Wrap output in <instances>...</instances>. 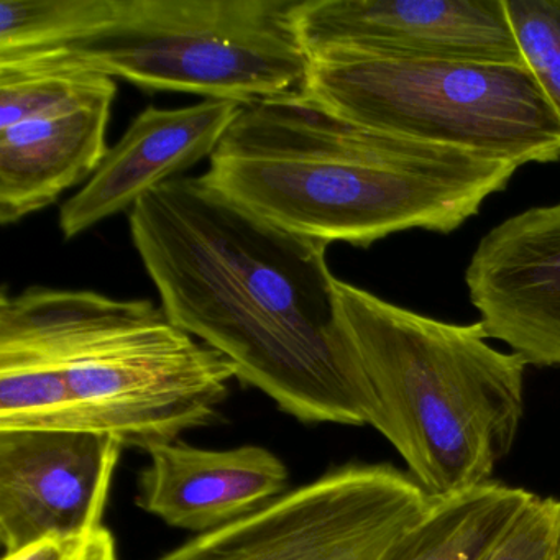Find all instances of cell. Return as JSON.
Listing matches in <instances>:
<instances>
[{
	"label": "cell",
	"instance_id": "1",
	"mask_svg": "<svg viewBox=\"0 0 560 560\" xmlns=\"http://www.w3.org/2000/svg\"><path fill=\"white\" fill-rule=\"evenodd\" d=\"M129 225L166 316L235 378L298 421L369 425L327 244L258 218L202 176L150 189Z\"/></svg>",
	"mask_w": 560,
	"mask_h": 560
},
{
	"label": "cell",
	"instance_id": "2",
	"mask_svg": "<svg viewBox=\"0 0 560 560\" xmlns=\"http://www.w3.org/2000/svg\"><path fill=\"white\" fill-rule=\"evenodd\" d=\"M232 363L150 300L0 296V431H80L149 452L214 424Z\"/></svg>",
	"mask_w": 560,
	"mask_h": 560
},
{
	"label": "cell",
	"instance_id": "3",
	"mask_svg": "<svg viewBox=\"0 0 560 560\" xmlns=\"http://www.w3.org/2000/svg\"><path fill=\"white\" fill-rule=\"evenodd\" d=\"M517 170L359 126L300 94L242 107L202 179L284 231L366 248L411 229L457 231Z\"/></svg>",
	"mask_w": 560,
	"mask_h": 560
},
{
	"label": "cell",
	"instance_id": "4",
	"mask_svg": "<svg viewBox=\"0 0 560 560\" xmlns=\"http://www.w3.org/2000/svg\"><path fill=\"white\" fill-rule=\"evenodd\" d=\"M337 306L365 386L369 425L432 498L491 481L524 415L526 363L462 326L336 278Z\"/></svg>",
	"mask_w": 560,
	"mask_h": 560
},
{
	"label": "cell",
	"instance_id": "5",
	"mask_svg": "<svg viewBox=\"0 0 560 560\" xmlns=\"http://www.w3.org/2000/svg\"><path fill=\"white\" fill-rule=\"evenodd\" d=\"M304 96L337 116L389 136L481 159L560 160V120L523 65L311 55Z\"/></svg>",
	"mask_w": 560,
	"mask_h": 560
},
{
	"label": "cell",
	"instance_id": "6",
	"mask_svg": "<svg viewBox=\"0 0 560 560\" xmlns=\"http://www.w3.org/2000/svg\"><path fill=\"white\" fill-rule=\"evenodd\" d=\"M301 0H114L109 22L63 50L142 90L242 107L306 90Z\"/></svg>",
	"mask_w": 560,
	"mask_h": 560
},
{
	"label": "cell",
	"instance_id": "7",
	"mask_svg": "<svg viewBox=\"0 0 560 560\" xmlns=\"http://www.w3.org/2000/svg\"><path fill=\"white\" fill-rule=\"evenodd\" d=\"M114 78L63 50L0 58V224L44 211L106 159Z\"/></svg>",
	"mask_w": 560,
	"mask_h": 560
},
{
	"label": "cell",
	"instance_id": "8",
	"mask_svg": "<svg viewBox=\"0 0 560 560\" xmlns=\"http://www.w3.org/2000/svg\"><path fill=\"white\" fill-rule=\"evenodd\" d=\"M431 501L393 465H343L156 560H382Z\"/></svg>",
	"mask_w": 560,
	"mask_h": 560
},
{
	"label": "cell",
	"instance_id": "9",
	"mask_svg": "<svg viewBox=\"0 0 560 560\" xmlns=\"http://www.w3.org/2000/svg\"><path fill=\"white\" fill-rule=\"evenodd\" d=\"M296 25L310 57L340 48L526 67L504 0H301Z\"/></svg>",
	"mask_w": 560,
	"mask_h": 560
},
{
	"label": "cell",
	"instance_id": "10",
	"mask_svg": "<svg viewBox=\"0 0 560 560\" xmlns=\"http://www.w3.org/2000/svg\"><path fill=\"white\" fill-rule=\"evenodd\" d=\"M122 445L80 431H0L4 553L103 527Z\"/></svg>",
	"mask_w": 560,
	"mask_h": 560
},
{
	"label": "cell",
	"instance_id": "11",
	"mask_svg": "<svg viewBox=\"0 0 560 560\" xmlns=\"http://www.w3.org/2000/svg\"><path fill=\"white\" fill-rule=\"evenodd\" d=\"M465 283L488 339L506 343L526 365L560 369V202L487 232Z\"/></svg>",
	"mask_w": 560,
	"mask_h": 560
},
{
	"label": "cell",
	"instance_id": "12",
	"mask_svg": "<svg viewBox=\"0 0 560 560\" xmlns=\"http://www.w3.org/2000/svg\"><path fill=\"white\" fill-rule=\"evenodd\" d=\"M241 110V104L209 100L179 109L147 107L86 185L61 206L65 238L130 211L150 189L211 159Z\"/></svg>",
	"mask_w": 560,
	"mask_h": 560
},
{
	"label": "cell",
	"instance_id": "13",
	"mask_svg": "<svg viewBox=\"0 0 560 560\" xmlns=\"http://www.w3.org/2000/svg\"><path fill=\"white\" fill-rule=\"evenodd\" d=\"M140 475L137 504L168 526L201 534L287 493L284 462L261 445L201 448L182 441L155 445Z\"/></svg>",
	"mask_w": 560,
	"mask_h": 560
},
{
	"label": "cell",
	"instance_id": "14",
	"mask_svg": "<svg viewBox=\"0 0 560 560\" xmlns=\"http://www.w3.org/2000/svg\"><path fill=\"white\" fill-rule=\"evenodd\" d=\"M534 497L524 488L487 481L432 498L382 560H487Z\"/></svg>",
	"mask_w": 560,
	"mask_h": 560
},
{
	"label": "cell",
	"instance_id": "15",
	"mask_svg": "<svg viewBox=\"0 0 560 560\" xmlns=\"http://www.w3.org/2000/svg\"><path fill=\"white\" fill-rule=\"evenodd\" d=\"M113 14L114 0H0V57L68 47Z\"/></svg>",
	"mask_w": 560,
	"mask_h": 560
},
{
	"label": "cell",
	"instance_id": "16",
	"mask_svg": "<svg viewBox=\"0 0 560 560\" xmlns=\"http://www.w3.org/2000/svg\"><path fill=\"white\" fill-rule=\"evenodd\" d=\"M504 5L524 65L560 120V0H506Z\"/></svg>",
	"mask_w": 560,
	"mask_h": 560
},
{
	"label": "cell",
	"instance_id": "17",
	"mask_svg": "<svg viewBox=\"0 0 560 560\" xmlns=\"http://www.w3.org/2000/svg\"><path fill=\"white\" fill-rule=\"evenodd\" d=\"M560 540V500L534 497L487 560H553Z\"/></svg>",
	"mask_w": 560,
	"mask_h": 560
},
{
	"label": "cell",
	"instance_id": "18",
	"mask_svg": "<svg viewBox=\"0 0 560 560\" xmlns=\"http://www.w3.org/2000/svg\"><path fill=\"white\" fill-rule=\"evenodd\" d=\"M2 560H119L116 539L106 526L71 536L47 537Z\"/></svg>",
	"mask_w": 560,
	"mask_h": 560
},
{
	"label": "cell",
	"instance_id": "19",
	"mask_svg": "<svg viewBox=\"0 0 560 560\" xmlns=\"http://www.w3.org/2000/svg\"><path fill=\"white\" fill-rule=\"evenodd\" d=\"M553 560H560V540L559 546H557L556 556H553Z\"/></svg>",
	"mask_w": 560,
	"mask_h": 560
}]
</instances>
